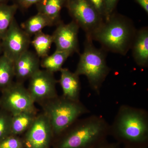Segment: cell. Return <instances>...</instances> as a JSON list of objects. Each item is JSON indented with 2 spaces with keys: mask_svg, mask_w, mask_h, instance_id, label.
Instances as JSON below:
<instances>
[{
  "mask_svg": "<svg viewBox=\"0 0 148 148\" xmlns=\"http://www.w3.org/2000/svg\"><path fill=\"white\" fill-rule=\"evenodd\" d=\"M137 30L130 18L115 11L104 21L92 40L106 51L125 56L131 49Z\"/></svg>",
  "mask_w": 148,
  "mask_h": 148,
  "instance_id": "obj_1",
  "label": "cell"
},
{
  "mask_svg": "<svg viewBox=\"0 0 148 148\" xmlns=\"http://www.w3.org/2000/svg\"><path fill=\"white\" fill-rule=\"evenodd\" d=\"M110 131L125 141L145 143L148 137L147 112L143 109L123 105L110 125Z\"/></svg>",
  "mask_w": 148,
  "mask_h": 148,
  "instance_id": "obj_2",
  "label": "cell"
},
{
  "mask_svg": "<svg viewBox=\"0 0 148 148\" xmlns=\"http://www.w3.org/2000/svg\"><path fill=\"white\" fill-rule=\"evenodd\" d=\"M91 39L86 38L84 49L79 54V60L75 73L87 78L90 88L99 94L101 87L111 69L106 61L107 52L102 48H97Z\"/></svg>",
  "mask_w": 148,
  "mask_h": 148,
  "instance_id": "obj_3",
  "label": "cell"
},
{
  "mask_svg": "<svg viewBox=\"0 0 148 148\" xmlns=\"http://www.w3.org/2000/svg\"><path fill=\"white\" fill-rule=\"evenodd\" d=\"M75 127L61 142L59 148H86L101 140L110 131V125L100 116L77 121Z\"/></svg>",
  "mask_w": 148,
  "mask_h": 148,
  "instance_id": "obj_4",
  "label": "cell"
},
{
  "mask_svg": "<svg viewBox=\"0 0 148 148\" xmlns=\"http://www.w3.org/2000/svg\"><path fill=\"white\" fill-rule=\"evenodd\" d=\"M48 105L45 114L50 122L52 131L59 134L71 126L82 115L90 113L80 101L56 98Z\"/></svg>",
  "mask_w": 148,
  "mask_h": 148,
  "instance_id": "obj_5",
  "label": "cell"
},
{
  "mask_svg": "<svg viewBox=\"0 0 148 148\" xmlns=\"http://www.w3.org/2000/svg\"><path fill=\"white\" fill-rule=\"evenodd\" d=\"M65 7L73 18L72 20L85 33L86 38L92 40V36L104 20L90 1L67 0Z\"/></svg>",
  "mask_w": 148,
  "mask_h": 148,
  "instance_id": "obj_6",
  "label": "cell"
},
{
  "mask_svg": "<svg viewBox=\"0 0 148 148\" xmlns=\"http://www.w3.org/2000/svg\"><path fill=\"white\" fill-rule=\"evenodd\" d=\"M2 92L0 105L12 115L24 112H34V101L29 90L21 84L12 83Z\"/></svg>",
  "mask_w": 148,
  "mask_h": 148,
  "instance_id": "obj_7",
  "label": "cell"
},
{
  "mask_svg": "<svg viewBox=\"0 0 148 148\" xmlns=\"http://www.w3.org/2000/svg\"><path fill=\"white\" fill-rule=\"evenodd\" d=\"M31 37L27 34L15 18L1 40L3 54L14 62L28 49Z\"/></svg>",
  "mask_w": 148,
  "mask_h": 148,
  "instance_id": "obj_8",
  "label": "cell"
},
{
  "mask_svg": "<svg viewBox=\"0 0 148 148\" xmlns=\"http://www.w3.org/2000/svg\"><path fill=\"white\" fill-rule=\"evenodd\" d=\"M29 79L28 90L34 102L57 97V81L53 73L40 69Z\"/></svg>",
  "mask_w": 148,
  "mask_h": 148,
  "instance_id": "obj_9",
  "label": "cell"
},
{
  "mask_svg": "<svg viewBox=\"0 0 148 148\" xmlns=\"http://www.w3.org/2000/svg\"><path fill=\"white\" fill-rule=\"evenodd\" d=\"M56 26L51 35L56 50L65 51L71 55L75 53H79L78 25L72 20L66 24L61 21Z\"/></svg>",
  "mask_w": 148,
  "mask_h": 148,
  "instance_id": "obj_10",
  "label": "cell"
},
{
  "mask_svg": "<svg viewBox=\"0 0 148 148\" xmlns=\"http://www.w3.org/2000/svg\"><path fill=\"white\" fill-rule=\"evenodd\" d=\"M52 131L47 116L42 114L35 118L28 128L27 144L29 148H47Z\"/></svg>",
  "mask_w": 148,
  "mask_h": 148,
  "instance_id": "obj_11",
  "label": "cell"
},
{
  "mask_svg": "<svg viewBox=\"0 0 148 148\" xmlns=\"http://www.w3.org/2000/svg\"><path fill=\"white\" fill-rule=\"evenodd\" d=\"M36 53L28 50L14 62V74L18 79H29L40 70V61Z\"/></svg>",
  "mask_w": 148,
  "mask_h": 148,
  "instance_id": "obj_12",
  "label": "cell"
},
{
  "mask_svg": "<svg viewBox=\"0 0 148 148\" xmlns=\"http://www.w3.org/2000/svg\"><path fill=\"white\" fill-rule=\"evenodd\" d=\"M131 49L133 59L138 66L142 68L148 66V28L137 30Z\"/></svg>",
  "mask_w": 148,
  "mask_h": 148,
  "instance_id": "obj_13",
  "label": "cell"
},
{
  "mask_svg": "<svg viewBox=\"0 0 148 148\" xmlns=\"http://www.w3.org/2000/svg\"><path fill=\"white\" fill-rule=\"evenodd\" d=\"M60 72L59 82L63 90V97L71 101H79L81 90L79 76L66 68H62Z\"/></svg>",
  "mask_w": 148,
  "mask_h": 148,
  "instance_id": "obj_14",
  "label": "cell"
},
{
  "mask_svg": "<svg viewBox=\"0 0 148 148\" xmlns=\"http://www.w3.org/2000/svg\"><path fill=\"white\" fill-rule=\"evenodd\" d=\"M67 0H40L35 5L38 12L42 14L57 26L61 22V12Z\"/></svg>",
  "mask_w": 148,
  "mask_h": 148,
  "instance_id": "obj_15",
  "label": "cell"
},
{
  "mask_svg": "<svg viewBox=\"0 0 148 148\" xmlns=\"http://www.w3.org/2000/svg\"><path fill=\"white\" fill-rule=\"evenodd\" d=\"M55 26L51 20L42 14L38 12L21 24V27L29 36H34L47 27Z\"/></svg>",
  "mask_w": 148,
  "mask_h": 148,
  "instance_id": "obj_16",
  "label": "cell"
},
{
  "mask_svg": "<svg viewBox=\"0 0 148 148\" xmlns=\"http://www.w3.org/2000/svg\"><path fill=\"white\" fill-rule=\"evenodd\" d=\"M71 56L65 51L56 50L53 54L42 58L40 66L45 70L54 73L61 71L64 63Z\"/></svg>",
  "mask_w": 148,
  "mask_h": 148,
  "instance_id": "obj_17",
  "label": "cell"
},
{
  "mask_svg": "<svg viewBox=\"0 0 148 148\" xmlns=\"http://www.w3.org/2000/svg\"><path fill=\"white\" fill-rule=\"evenodd\" d=\"M35 112H24L12 115L11 133L19 134L28 129L34 120Z\"/></svg>",
  "mask_w": 148,
  "mask_h": 148,
  "instance_id": "obj_18",
  "label": "cell"
},
{
  "mask_svg": "<svg viewBox=\"0 0 148 148\" xmlns=\"http://www.w3.org/2000/svg\"><path fill=\"white\" fill-rule=\"evenodd\" d=\"M34 36L31 43L34 48L36 54L39 58H44L48 55L53 43L52 36L41 31Z\"/></svg>",
  "mask_w": 148,
  "mask_h": 148,
  "instance_id": "obj_19",
  "label": "cell"
},
{
  "mask_svg": "<svg viewBox=\"0 0 148 148\" xmlns=\"http://www.w3.org/2000/svg\"><path fill=\"white\" fill-rule=\"evenodd\" d=\"M14 76L13 61L3 54L0 56V89L10 85Z\"/></svg>",
  "mask_w": 148,
  "mask_h": 148,
  "instance_id": "obj_20",
  "label": "cell"
},
{
  "mask_svg": "<svg viewBox=\"0 0 148 148\" xmlns=\"http://www.w3.org/2000/svg\"><path fill=\"white\" fill-rule=\"evenodd\" d=\"M18 9L13 3L0 4V40L2 39L7 32Z\"/></svg>",
  "mask_w": 148,
  "mask_h": 148,
  "instance_id": "obj_21",
  "label": "cell"
},
{
  "mask_svg": "<svg viewBox=\"0 0 148 148\" xmlns=\"http://www.w3.org/2000/svg\"><path fill=\"white\" fill-rule=\"evenodd\" d=\"M11 116L3 109L0 110V142L11 133Z\"/></svg>",
  "mask_w": 148,
  "mask_h": 148,
  "instance_id": "obj_22",
  "label": "cell"
},
{
  "mask_svg": "<svg viewBox=\"0 0 148 148\" xmlns=\"http://www.w3.org/2000/svg\"><path fill=\"white\" fill-rule=\"evenodd\" d=\"M21 142L17 138L7 137L0 142V148H21Z\"/></svg>",
  "mask_w": 148,
  "mask_h": 148,
  "instance_id": "obj_23",
  "label": "cell"
},
{
  "mask_svg": "<svg viewBox=\"0 0 148 148\" xmlns=\"http://www.w3.org/2000/svg\"><path fill=\"white\" fill-rule=\"evenodd\" d=\"M120 0H104L106 6V17L107 20L112 14L116 11L117 5Z\"/></svg>",
  "mask_w": 148,
  "mask_h": 148,
  "instance_id": "obj_24",
  "label": "cell"
},
{
  "mask_svg": "<svg viewBox=\"0 0 148 148\" xmlns=\"http://www.w3.org/2000/svg\"><path fill=\"white\" fill-rule=\"evenodd\" d=\"M90 3L97 11L100 15L104 19H106V6L104 0H89Z\"/></svg>",
  "mask_w": 148,
  "mask_h": 148,
  "instance_id": "obj_25",
  "label": "cell"
},
{
  "mask_svg": "<svg viewBox=\"0 0 148 148\" xmlns=\"http://www.w3.org/2000/svg\"><path fill=\"white\" fill-rule=\"evenodd\" d=\"M13 4L17 6L18 8L27 9L34 5H36L40 0H12Z\"/></svg>",
  "mask_w": 148,
  "mask_h": 148,
  "instance_id": "obj_26",
  "label": "cell"
},
{
  "mask_svg": "<svg viewBox=\"0 0 148 148\" xmlns=\"http://www.w3.org/2000/svg\"><path fill=\"white\" fill-rule=\"evenodd\" d=\"M145 10L146 13L148 14V0H134Z\"/></svg>",
  "mask_w": 148,
  "mask_h": 148,
  "instance_id": "obj_27",
  "label": "cell"
},
{
  "mask_svg": "<svg viewBox=\"0 0 148 148\" xmlns=\"http://www.w3.org/2000/svg\"><path fill=\"white\" fill-rule=\"evenodd\" d=\"M97 148H116V145H108L104 146Z\"/></svg>",
  "mask_w": 148,
  "mask_h": 148,
  "instance_id": "obj_28",
  "label": "cell"
},
{
  "mask_svg": "<svg viewBox=\"0 0 148 148\" xmlns=\"http://www.w3.org/2000/svg\"><path fill=\"white\" fill-rule=\"evenodd\" d=\"M9 1H10V0H0V4H8Z\"/></svg>",
  "mask_w": 148,
  "mask_h": 148,
  "instance_id": "obj_29",
  "label": "cell"
},
{
  "mask_svg": "<svg viewBox=\"0 0 148 148\" xmlns=\"http://www.w3.org/2000/svg\"><path fill=\"white\" fill-rule=\"evenodd\" d=\"M2 52V47L1 40H0V53Z\"/></svg>",
  "mask_w": 148,
  "mask_h": 148,
  "instance_id": "obj_30",
  "label": "cell"
}]
</instances>
